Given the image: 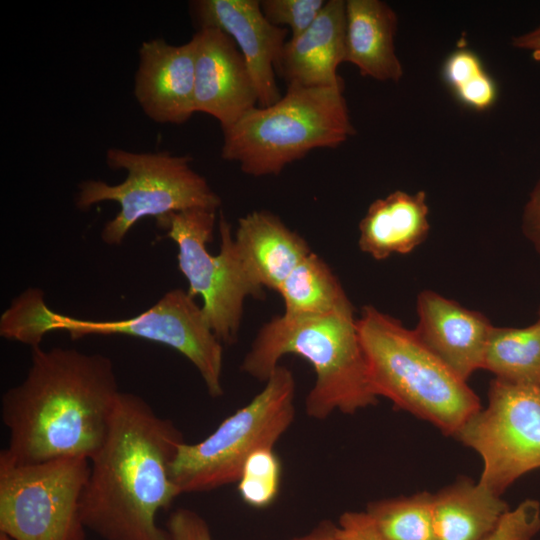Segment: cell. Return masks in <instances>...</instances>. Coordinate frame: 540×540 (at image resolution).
Instances as JSON below:
<instances>
[{
    "label": "cell",
    "mask_w": 540,
    "mask_h": 540,
    "mask_svg": "<svg viewBox=\"0 0 540 540\" xmlns=\"http://www.w3.org/2000/svg\"><path fill=\"white\" fill-rule=\"evenodd\" d=\"M121 391L109 357L73 348H32L24 380L1 398L8 445L17 464L91 459L103 445Z\"/></svg>",
    "instance_id": "1"
},
{
    "label": "cell",
    "mask_w": 540,
    "mask_h": 540,
    "mask_svg": "<svg viewBox=\"0 0 540 540\" xmlns=\"http://www.w3.org/2000/svg\"><path fill=\"white\" fill-rule=\"evenodd\" d=\"M184 442L142 397L121 392L106 439L90 459L81 515L104 540H172L157 514L181 492L171 463Z\"/></svg>",
    "instance_id": "2"
},
{
    "label": "cell",
    "mask_w": 540,
    "mask_h": 540,
    "mask_svg": "<svg viewBox=\"0 0 540 540\" xmlns=\"http://www.w3.org/2000/svg\"><path fill=\"white\" fill-rule=\"evenodd\" d=\"M353 312L272 318L255 337L242 371L265 382L284 355L307 360L316 379L305 411L314 419H326L334 411L354 414L376 404Z\"/></svg>",
    "instance_id": "3"
},
{
    "label": "cell",
    "mask_w": 540,
    "mask_h": 540,
    "mask_svg": "<svg viewBox=\"0 0 540 540\" xmlns=\"http://www.w3.org/2000/svg\"><path fill=\"white\" fill-rule=\"evenodd\" d=\"M65 331L74 340L88 335H127L166 345L185 356L198 370L209 395H223L222 343L194 298L173 289L143 313L122 320L79 319L55 312L44 292L30 287L15 297L0 317V335L8 340L40 346L43 337Z\"/></svg>",
    "instance_id": "4"
},
{
    "label": "cell",
    "mask_w": 540,
    "mask_h": 540,
    "mask_svg": "<svg viewBox=\"0 0 540 540\" xmlns=\"http://www.w3.org/2000/svg\"><path fill=\"white\" fill-rule=\"evenodd\" d=\"M356 325L377 397L388 398L397 408L453 436L481 409L466 381L429 350L415 331L373 306L363 307Z\"/></svg>",
    "instance_id": "5"
},
{
    "label": "cell",
    "mask_w": 540,
    "mask_h": 540,
    "mask_svg": "<svg viewBox=\"0 0 540 540\" xmlns=\"http://www.w3.org/2000/svg\"><path fill=\"white\" fill-rule=\"evenodd\" d=\"M344 85L287 86L277 102L254 107L222 129L221 157L248 175H278L319 148H336L355 134Z\"/></svg>",
    "instance_id": "6"
},
{
    "label": "cell",
    "mask_w": 540,
    "mask_h": 540,
    "mask_svg": "<svg viewBox=\"0 0 540 540\" xmlns=\"http://www.w3.org/2000/svg\"><path fill=\"white\" fill-rule=\"evenodd\" d=\"M105 160L109 168L125 170V180L116 185L83 180L78 184L74 203L81 211L104 201L119 204L120 211L101 231V239L107 245H121L130 229L145 217L158 221L174 212L194 208L217 210L221 205L219 195L191 167L190 155L108 148Z\"/></svg>",
    "instance_id": "7"
},
{
    "label": "cell",
    "mask_w": 540,
    "mask_h": 540,
    "mask_svg": "<svg viewBox=\"0 0 540 540\" xmlns=\"http://www.w3.org/2000/svg\"><path fill=\"white\" fill-rule=\"evenodd\" d=\"M295 393L293 373L278 365L264 388L213 433L195 444L181 443L171 463V477L181 494L237 482L247 458L273 448L293 423Z\"/></svg>",
    "instance_id": "8"
},
{
    "label": "cell",
    "mask_w": 540,
    "mask_h": 540,
    "mask_svg": "<svg viewBox=\"0 0 540 540\" xmlns=\"http://www.w3.org/2000/svg\"><path fill=\"white\" fill-rule=\"evenodd\" d=\"M90 460L17 464L0 457V533L14 540H86L82 495Z\"/></svg>",
    "instance_id": "9"
},
{
    "label": "cell",
    "mask_w": 540,
    "mask_h": 540,
    "mask_svg": "<svg viewBox=\"0 0 540 540\" xmlns=\"http://www.w3.org/2000/svg\"><path fill=\"white\" fill-rule=\"evenodd\" d=\"M215 222L216 210L194 208L171 213L156 225L177 245L178 268L188 281V294L201 296L202 311L213 333L221 343L230 344L237 339L245 298L258 295L243 273L231 225L223 214L219 253L208 251Z\"/></svg>",
    "instance_id": "10"
},
{
    "label": "cell",
    "mask_w": 540,
    "mask_h": 540,
    "mask_svg": "<svg viewBox=\"0 0 540 540\" xmlns=\"http://www.w3.org/2000/svg\"><path fill=\"white\" fill-rule=\"evenodd\" d=\"M488 399L455 437L481 456L479 483L501 496L520 476L540 468V387L496 378Z\"/></svg>",
    "instance_id": "11"
},
{
    "label": "cell",
    "mask_w": 540,
    "mask_h": 540,
    "mask_svg": "<svg viewBox=\"0 0 540 540\" xmlns=\"http://www.w3.org/2000/svg\"><path fill=\"white\" fill-rule=\"evenodd\" d=\"M190 12L198 29L217 28L235 42L255 85L258 104L266 107L281 97L275 69L288 29L270 23L258 0H195Z\"/></svg>",
    "instance_id": "12"
},
{
    "label": "cell",
    "mask_w": 540,
    "mask_h": 540,
    "mask_svg": "<svg viewBox=\"0 0 540 540\" xmlns=\"http://www.w3.org/2000/svg\"><path fill=\"white\" fill-rule=\"evenodd\" d=\"M192 37L195 112L208 114L227 128L258 103L251 74L235 42L223 31L201 28Z\"/></svg>",
    "instance_id": "13"
},
{
    "label": "cell",
    "mask_w": 540,
    "mask_h": 540,
    "mask_svg": "<svg viewBox=\"0 0 540 540\" xmlns=\"http://www.w3.org/2000/svg\"><path fill=\"white\" fill-rule=\"evenodd\" d=\"M195 48L193 37L180 45L155 38L139 47L134 96L152 121L181 125L196 113Z\"/></svg>",
    "instance_id": "14"
},
{
    "label": "cell",
    "mask_w": 540,
    "mask_h": 540,
    "mask_svg": "<svg viewBox=\"0 0 540 540\" xmlns=\"http://www.w3.org/2000/svg\"><path fill=\"white\" fill-rule=\"evenodd\" d=\"M417 313L418 338L458 377L466 381L483 368L493 327L484 315L430 290L418 295Z\"/></svg>",
    "instance_id": "15"
},
{
    "label": "cell",
    "mask_w": 540,
    "mask_h": 540,
    "mask_svg": "<svg viewBox=\"0 0 540 540\" xmlns=\"http://www.w3.org/2000/svg\"><path fill=\"white\" fill-rule=\"evenodd\" d=\"M234 245L243 273L261 298L264 288L277 290L310 253L308 243L269 211L239 219Z\"/></svg>",
    "instance_id": "16"
},
{
    "label": "cell",
    "mask_w": 540,
    "mask_h": 540,
    "mask_svg": "<svg viewBox=\"0 0 540 540\" xmlns=\"http://www.w3.org/2000/svg\"><path fill=\"white\" fill-rule=\"evenodd\" d=\"M345 30V1H326L315 21L286 41L275 70L287 86L344 85L337 68L345 62Z\"/></svg>",
    "instance_id": "17"
},
{
    "label": "cell",
    "mask_w": 540,
    "mask_h": 540,
    "mask_svg": "<svg viewBox=\"0 0 540 540\" xmlns=\"http://www.w3.org/2000/svg\"><path fill=\"white\" fill-rule=\"evenodd\" d=\"M345 62L363 77L398 82L403 67L395 50L398 17L380 0L345 1Z\"/></svg>",
    "instance_id": "18"
},
{
    "label": "cell",
    "mask_w": 540,
    "mask_h": 540,
    "mask_svg": "<svg viewBox=\"0 0 540 540\" xmlns=\"http://www.w3.org/2000/svg\"><path fill=\"white\" fill-rule=\"evenodd\" d=\"M426 193L396 190L371 203L359 224L360 249L376 260L408 254L427 237Z\"/></svg>",
    "instance_id": "19"
},
{
    "label": "cell",
    "mask_w": 540,
    "mask_h": 540,
    "mask_svg": "<svg viewBox=\"0 0 540 540\" xmlns=\"http://www.w3.org/2000/svg\"><path fill=\"white\" fill-rule=\"evenodd\" d=\"M509 510L501 496L479 482L460 478L433 494L436 540H482Z\"/></svg>",
    "instance_id": "20"
},
{
    "label": "cell",
    "mask_w": 540,
    "mask_h": 540,
    "mask_svg": "<svg viewBox=\"0 0 540 540\" xmlns=\"http://www.w3.org/2000/svg\"><path fill=\"white\" fill-rule=\"evenodd\" d=\"M284 302V315L324 316L354 311L341 283L328 264L311 252L276 290Z\"/></svg>",
    "instance_id": "21"
},
{
    "label": "cell",
    "mask_w": 540,
    "mask_h": 540,
    "mask_svg": "<svg viewBox=\"0 0 540 540\" xmlns=\"http://www.w3.org/2000/svg\"><path fill=\"white\" fill-rule=\"evenodd\" d=\"M483 369L503 381L540 387V319L526 328L493 326Z\"/></svg>",
    "instance_id": "22"
},
{
    "label": "cell",
    "mask_w": 540,
    "mask_h": 540,
    "mask_svg": "<svg viewBox=\"0 0 540 540\" xmlns=\"http://www.w3.org/2000/svg\"><path fill=\"white\" fill-rule=\"evenodd\" d=\"M433 494L382 499L367 505L366 514L385 540H436Z\"/></svg>",
    "instance_id": "23"
},
{
    "label": "cell",
    "mask_w": 540,
    "mask_h": 540,
    "mask_svg": "<svg viewBox=\"0 0 540 540\" xmlns=\"http://www.w3.org/2000/svg\"><path fill=\"white\" fill-rule=\"evenodd\" d=\"M281 463L273 448L251 454L237 481L238 492L245 504L256 509L270 506L278 496Z\"/></svg>",
    "instance_id": "24"
},
{
    "label": "cell",
    "mask_w": 540,
    "mask_h": 540,
    "mask_svg": "<svg viewBox=\"0 0 540 540\" xmlns=\"http://www.w3.org/2000/svg\"><path fill=\"white\" fill-rule=\"evenodd\" d=\"M324 0H262L260 6L267 20L275 26L286 25L291 37L304 32L325 6Z\"/></svg>",
    "instance_id": "25"
},
{
    "label": "cell",
    "mask_w": 540,
    "mask_h": 540,
    "mask_svg": "<svg viewBox=\"0 0 540 540\" xmlns=\"http://www.w3.org/2000/svg\"><path fill=\"white\" fill-rule=\"evenodd\" d=\"M540 531V503L526 499L509 510L482 540H533Z\"/></svg>",
    "instance_id": "26"
},
{
    "label": "cell",
    "mask_w": 540,
    "mask_h": 540,
    "mask_svg": "<svg viewBox=\"0 0 540 540\" xmlns=\"http://www.w3.org/2000/svg\"><path fill=\"white\" fill-rule=\"evenodd\" d=\"M485 73L479 57L465 49L450 54L443 66V77L454 93L471 85Z\"/></svg>",
    "instance_id": "27"
},
{
    "label": "cell",
    "mask_w": 540,
    "mask_h": 540,
    "mask_svg": "<svg viewBox=\"0 0 540 540\" xmlns=\"http://www.w3.org/2000/svg\"><path fill=\"white\" fill-rule=\"evenodd\" d=\"M172 540H213L207 522L195 511L178 508L167 521Z\"/></svg>",
    "instance_id": "28"
},
{
    "label": "cell",
    "mask_w": 540,
    "mask_h": 540,
    "mask_svg": "<svg viewBox=\"0 0 540 540\" xmlns=\"http://www.w3.org/2000/svg\"><path fill=\"white\" fill-rule=\"evenodd\" d=\"M345 540H385L366 512L347 511L338 521Z\"/></svg>",
    "instance_id": "29"
},
{
    "label": "cell",
    "mask_w": 540,
    "mask_h": 540,
    "mask_svg": "<svg viewBox=\"0 0 540 540\" xmlns=\"http://www.w3.org/2000/svg\"><path fill=\"white\" fill-rule=\"evenodd\" d=\"M522 229L540 254V180L535 185L525 205Z\"/></svg>",
    "instance_id": "30"
},
{
    "label": "cell",
    "mask_w": 540,
    "mask_h": 540,
    "mask_svg": "<svg viewBox=\"0 0 540 540\" xmlns=\"http://www.w3.org/2000/svg\"><path fill=\"white\" fill-rule=\"evenodd\" d=\"M290 540H345L340 526L330 520H323L308 533Z\"/></svg>",
    "instance_id": "31"
},
{
    "label": "cell",
    "mask_w": 540,
    "mask_h": 540,
    "mask_svg": "<svg viewBox=\"0 0 540 540\" xmlns=\"http://www.w3.org/2000/svg\"><path fill=\"white\" fill-rule=\"evenodd\" d=\"M511 45L514 48L529 52L531 57L540 63V25L526 33L514 36Z\"/></svg>",
    "instance_id": "32"
},
{
    "label": "cell",
    "mask_w": 540,
    "mask_h": 540,
    "mask_svg": "<svg viewBox=\"0 0 540 540\" xmlns=\"http://www.w3.org/2000/svg\"><path fill=\"white\" fill-rule=\"evenodd\" d=\"M0 540H14L4 533H0Z\"/></svg>",
    "instance_id": "33"
}]
</instances>
